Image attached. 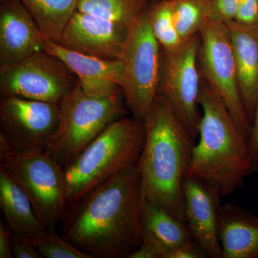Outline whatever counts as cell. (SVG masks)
Here are the masks:
<instances>
[{
  "label": "cell",
  "instance_id": "cell-27",
  "mask_svg": "<svg viewBox=\"0 0 258 258\" xmlns=\"http://www.w3.org/2000/svg\"><path fill=\"white\" fill-rule=\"evenodd\" d=\"M165 258H208L203 249L193 239L171 249Z\"/></svg>",
  "mask_w": 258,
  "mask_h": 258
},
{
  "label": "cell",
  "instance_id": "cell-28",
  "mask_svg": "<svg viewBox=\"0 0 258 258\" xmlns=\"http://www.w3.org/2000/svg\"><path fill=\"white\" fill-rule=\"evenodd\" d=\"M11 250L13 257L15 258H42L31 244L23 237L12 232Z\"/></svg>",
  "mask_w": 258,
  "mask_h": 258
},
{
  "label": "cell",
  "instance_id": "cell-4",
  "mask_svg": "<svg viewBox=\"0 0 258 258\" xmlns=\"http://www.w3.org/2000/svg\"><path fill=\"white\" fill-rule=\"evenodd\" d=\"M145 139L144 120L124 116L112 122L64 169L68 205L137 164Z\"/></svg>",
  "mask_w": 258,
  "mask_h": 258
},
{
  "label": "cell",
  "instance_id": "cell-14",
  "mask_svg": "<svg viewBox=\"0 0 258 258\" xmlns=\"http://www.w3.org/2000/svg\"><path fill=\"white\" fill-rule=\"evenodd\" d=\"M45 37L20 0H1L0 67L43 50Z\"/></svg>",
  "mask_w": 258,
  "mask_h": 258
},
{
  "label": "cell",
  "instance_id": "cell-6",
  "mask_svg": "<svg viewBox=\"0 0 258 258\" xmlns=\"http://www.w3.org/2000/svg\"><path fill=\"white\" fill-rule=\"evenodd\" d=\"M0 168L23 190L45 228L55 231L67 208L64 169L45 149H18L0 136Z\"/></svg>",
  "mask_w": 258,
  "mask_h": 258
},
{
  "label": "cell",
  "instance_id": "cell-7",
  "mask_svg": "<svg viewBox=\"0 0 258 258\" xmlns=\"http://www.w3.org/2000/svg\"><path fill=\"white\" fill-rule=\"evenodd\" d=\"M149 8L131 29L120 60L125 106L132 116L141 120L154 105L160 83L161 47L152 32Z\"/></svg>",
  "mask_w": 258,
  "mask_h": 258
},
{
  "label": "cell",
  "instance_id": "cell-3",
  "mask_svg": "<svg viewBox=\"0 0 258 258\" xmlns=\"http://www.w3.org/2000/svg\"><path fill=\"white\" fill-rule=\"evenodd\" d=\"M199 142L187 175L211 185L221 197L233 193L252 171L247 137L220 97L204 81L200 96Z\"/></svg>",
  "mask_w": 258,
  "mask_h": 258
},
{
  "label": "cell",
  "instance_id": "cell-10",
  "mask_svg": "<svg viewBox=\"0 0 258 258\" xmlns=\"http://www.w3.org/2000/svg\"><path fill=\"white\" fill-rule=\"evenodd\" d=\"M199 66L202 78L220 97L247 137L251 122L241 97L235 57L225 24L209 20L200 32Z\"/></svg>",
  "mask_w": 258,
  "mask_h": 258
},
{
  "label": "cell",
  "instance_id": "cell-29",
  "mask_svg": "<svg viewBox=\"0 0 258 258\" xmlns=\"http://www.w3.org/2000/svg\"><path fill=\"white\" fill-rule=\"evenodd\" d=\"M252 171L258 170V103L247 137Z\"/></svg>",
  "mask_w": 258,
  "mask_h": 258
},
{
  "label": "cell",
  "instance_id": "cell-8",
  "mask_svg": "<svg viewBox=\"0 0 258 258\" xmlns=\"http://www.w3.org/2000/svg\"><path fill=\"white\" fill-rule=\"evenodd\" d=\"M200 34L169 50L161 48L159 93L163 95L194 139L198 137L202 111V78L199 66Z\"/></svg>",
  "mask_w": 258,
  "mask_h": 258
},
{
  "label": "cell",
  "instance_id": "cell-12",
  "mask_svg": "<svg viewBox=\"0 0 258 258\" xmlns=\"http://www.w3.org/2000/svg\"><path fill=\"white\" fill-rule=\"evenodd\" d=\"M132 28L77 10L64 29L59 44L103 60H120Z\"/></svg>",
  "mask_w": 258,
  "mask_h": 258
},
{
  "label": "cell",
  "instance_id": "cell-30",
  "mask_svg": "<svg viewBox=\"0 0 258 258\" xmlns=\"http://www.w3.org/2000/svg\"><path fill=\"white\" fill-rule=\"evenodd\" d=\"M12 232L5 222L0 221V258L13 257L11 250Z\"/></svg>",
  "mask_w": 258,
  "mask_h": 258
},
{
  "label": "cell",
  "instance_id": "cell-20",
  "mask_svg": "<svg viewBox=\"0 0 258 258\" xmlns=\"http://www.w3.org/2000/svg\"><path fill=\"white\" fill-rule=\"evenodd\" d=\"M45 38L60 42L64 29L78 10L79 0H20Z\"/></svg>",
  "mask_w": 258,
  "mask_h": 258
},
{
  "label": "cell",
  "instance_id": "cell-15",
  "mask_svg": "<svg viewBox=\"0 0 258 258\" xmlns=\"http://www.w3.org/2000/svg\"><path fill=\"white\" fill-rule=\"evenodd\" d=\"M43 50L62 60L77 76L83 90L91 94H106L121 88L123 63L66 48L45 38Z\"/></svg>",
  "mask_w": 258,
  "mask_h": 258
},
{
  "label": "cell",
  "instance_id": "cell-17",
  "mask_svg": "<svg viewBox=\"0 0 258 258\" xmlns=\"http://www.w3.org/2000/svg\"><path fill=\"white\" fill-rule=\"evenodd\" d=\"M224 24L233 50L241 97L252 124L258 103V25L235 20Z\"/></svg>",
  "mask_w": 258,
  "mask_h": 258
},
{
  "label": "cell",
  "instance_id": "cell-18",
  "mask_svg": "<svg viewBox=\"0 0 258 258\" xmlns=\"http://www.w3.org/2000/svg\"><path fill=\"white\" fill-rule=\"evenodd\" d=\"M219 240L222 258H258V216L234 204L221 205Z\"/></svg>",
  "mask_w": 258,
  "mask_h": 258
},
{
  "label": "cell",
  "instance_id": "cell-24",
  "mask_svg": "<svg viewBox=\"0 0 258 258\" xmlns=\"http://www.w3.org/2000/svg\"><path fill=\"white\" fill-rule=\"evenodd\" d=\"M20 237L31 244L42 258H91L64 237L57 235L56 231L45 230L33 235Z\"/></svg>",
  "mask_w": 258,
  "mask_h": 258
},
{
  "label": "cell",
  "instance_id": "cell-26",
  "mask_svg": "<svg viewBox=\"0 0 258 258\" xmlns=\"http://www.w3.org/2000/svg\"><path fill=\"white\" fill-rule=\"evenodd\" d=\"M234 20L248 26L258 25V0H240Z\"/></svg>",
  "mask_w": 258,
  "mask_h": 258
},
{
  "label": "cell",
  "instance_id": "cell-19",
  "mask_svg": "<svg viewBox=\"0 0 258 258\" xmlns=\"http://www.w3.org/2000/svg\"><path fill=\"white\" fill-rule=\"evenodd\" d=\"M0 208L15 235L28 236L46 230L23 189L0 168Z\"/></svg>",
  "mask_w": 258,
  "mask_h": 258
},
{
  "label": "cell",
  "instance_id": "cell-16",
  "mask_svg": "<svg viewBox=\"0 0 258 258\" xmlns=\"http://www.w3.org/2000/svg\"><path fill=\"white\" fill-rule=\"evenodd\" d=\"M191 239L186 222L144 199L142 244L128 258H165L171 249Z\"/></svg>",
  "mask_w": 258,
  "mask_h": 258
},
{
  "label": "cell",
  "instance_id": "cell-13",
  "mask_svg": "<svg viewBox=\"0 0 258 258\" xmlns=\"http://www.w3.org/2000/svg\"><path fill=\"white\" fill-rule=\"evenodd\" d=\"M185 222L191 237L208 257L222 258L219 240L221 195L211 185L186 176L183 183Z\"/></svg>",
  "mask_w": 258,
  "mask_h": 258
},
{
  "label": "cell",
  "instance_id": "cell-25",
  "mask_svg": "<svg viewBox=\"0 0 258 258\" xmlns=\"http://www.w3.org/2000/svg\"><path fill=\"white\" fill-rule=\"evenodd\" d=\"M240 0H209V20L226 23L235 20Z\"/></svg>",
  "mask_w": 258,
  "mask_h": 258
},
{
  "label": "cell",
  "instance_id": "cell-23",
  "mask_svg": "<svg viewBox=\"0 0 258 258\" xmlns=\"http://www.w3.org/2000/svg\"><path fill=\"white\" fill-rule=\"evenodd\" d=\"M149 15L153 33L161 48L169 50L181 43L173 18L171 0H160L149 7Z\"/></svg>",
  "mask_w": 258,
  "mask_h": 258
},
{
  "label": "cell",
  "instance_id": "cell-1",
  "mask_svg": "<svg viewBox=\"0 0 258 258\" xmlns=\"http://www.w3.org/2000/svg\"><path fill=\"white\" fill-rule=\"evenodd\" d=\"M143 204L138 161L68 205L62 237L91 258H128L142 244Z\"/></svg>",
  "mask_w": 258,
  "mask_h": 258
},
{
  "label": "cell",
  "instance_id": "cell-22",
  "mask_svg": "<svg viewBox=\"0 0 258 258\" xmlns=\"http://www.w3.org/2000/svg\"><path fill=\"white\" fill-rule=\"evenodd\" d=\"M171 4L181 42L200 34L209 20V0H171Z\"/></svg>",
  "mask_w": 258,
  "mask_h": 258
},
{
  "label": "cell",
  "instance_id": "cell-5",
  "mask_svg": "<svg viewBox=\"0 0 258 258\" xmlns=\"http://www.w3.org/2000/svg\"><path fill=\"white\" fill-rule=\"evenodd\" d=\"M59 109L58 125L45 149L64 169L108 125L126 116L128 111L121 88L91 94L79 82L59 103Z\"/></svg>",
  "mask_w": 258,
  "mask_h": 258
},
{
  "label": "cell",
  "instance_id": "cell-2",
  "mask_svg": "<svg viewBox=\"0 0 258 258\" xmlns=\"http://www.w3.org/2000/svg\"><path fill=\"white\" fill-rule=\"evenodd\" d=\"M144 121L145 143L139 161L144 199L185 222L183 183L195 139L160 93Z\"/></svg>",
  "mask_w": 258,
  "mask_h": 258
},
{
  "label": "cell",
  "instance_id": "cell-11",
  "mask_svg": "<svg viewBox=\"0 0 258 258\" xmlns=\"http://www.w3.org/2000/svg\"><path fill=\"white\" fill-rule=\"evenodd\" d=\"M59 118V104L2 96L0 136L18 149H45Z\"/></svg>",
  "mask_w": 258,
  "mask_h": 258
},
{
  "label": "cell",
  "instance_id": "cell-21",
  "mask_svg": "<svg viewBox=\"0 0 258 258\" xmlns=\"http://www.w3.org/2000/svg\"><path fill=\"white\" fill-rule=\"evenodd\" d=\"M149 0H79L78 10L132 28L149 8Z\"/></svg>",
  "mask_w": 258,
  "mask_h": 258
},
{
  "label": "cell",
  "instance_id": "cell-9",
  "mask_svg": "<svg viewBox=\"0 0 258 258\" xmlns=\"http://www.w3.org/2000/svg\"><path fill=\"white\" fill-rule=\"evenodd\" d=\"M79 82L58 57L41 50L0 67L2 96H15L59 104Z\"/></svg>",
  "mask_w": 258,
  "mask_h": 258
}]
</instances>
